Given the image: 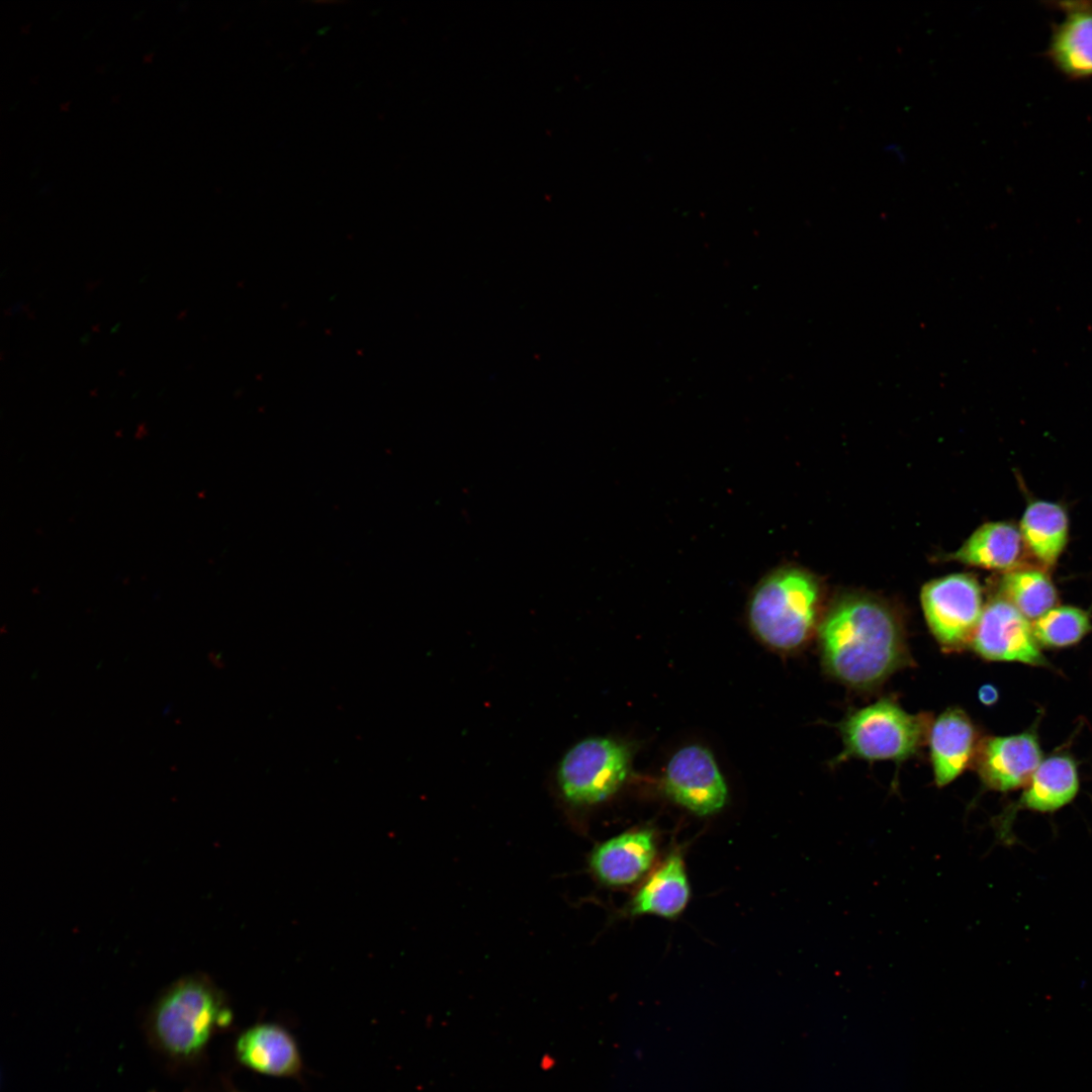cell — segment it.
Listing matches in <instances>:
<instances>
[{
    "label": "cell",
    "instance_id": "cell-19",
    "mask_svg": "<svg viewBox=\"0 0 1092 1092\" xmlns=\"http://www.w3.org/2000/svg\"><path fill=\"white\" fill-rule=\"evenodd\" d=\"M1087 614L1073 607L1051 609L1039 617L1034 626L1036 640L1049 647H1064L1077 643L1090 630Z\"/></svg>",
    "mask_w": 1092,
    "mask_h": 1092
},
{
    "label": "cell",
    "instance_id": "cell-10",
    "mask_svg": "<svg viewBox=\"0 0 1092 1092\" xmlns=\"http://www.w3.org/2000/svg\"><path fill=\"white\" fill-rule=\"evenodd\" d=\"M1040 757L1036 738L1026 732L985 740L979 746L975 761L983 783L990 789L1004 792L1031 779Z\"/></svg>",
    "mask_w": 1092,
    "mask_h": 1092
},
{
    "label": "cell",
    "instance_id": "cell-14",
    "mask_svg": "<svg viewBox=\"0 0 1092 1092\" xmlns=\"http://www.w3.org/2000/svg\"><path fill=\"white\" fill-rule=\"evenodd\" d=\"M1021 533L1012 524L991 522L979 527L949 558L964 564L1005 570L1021 552Z\"/></svg>",
    "mask_w": 1092,
    "mask_h": 1092
},
{
    "label": "cell",
    "instance_id": "cell-9",
    "mask_svg": "<svg viewBox=\"0 0 1092 1092\" xmlns=\"http://www.w3.org/2000/svg\"><path fill=\"white\" fill-rule=\"evenodd\" d=\"M1064 14L1052 24L1045 58L1069 81L1092 78V1L1051 2Z\"/></svg>",
    "mask_w": 1092,
    "mask_h": 1092
},
{
    "label": "cell",
    "instance_id": "cell-4",
    "mask_svg": "<svg viewBox=\"0 0 1092 1092\" xmlns=\"http://www.w3.org/2000/svg\"><path fill=\"white\" fill-rule=\"evenodd\" d=\"M926 713L910 714L891 698L849 713L838 725L847 758L904 761L925 744L931 724Z\"/></svg>",
    "mask_w": 1092,
    "mask_h": 1092
},
{
    "label": "cell",
    "instance_id": "cell-8",
    "mask_svg": "<svg viewBox=\"0 0 1092 1092\" xmlns=\"http://www.w3.org/2000/svg\"><path fill=\"white\" fill-rule=\"evenodd\" d=\"M971 646L989 660L1045 662L1026 617L1004 599H995L983 609Z\"/></svg>",
    "mask_w": 1092,
    "mask_h": 1092
},
{
    "label": "cell",
    "instance_id": "cell-20",
    "mask_svg": "<svg viewBox=\"0 0 1092 1092\" xmlns=\"http://www.w3.org/2000/svg\"><path fill=\"white\" fill-rule=\"evenodd\" d=\"M979 696L983 703L992 704L996 701L998 695L994 687L986 686L981 689Z\"/></svg>",
    "mask_w": 1092,
    "mask_h": 1092
},
{
    "label": "cell",
    "instance_id": "cell-5",
    "mask_svg": "<svg viewBox=\"0 0 1092 1092\" xmlns=\"http://www.w3.org/2000/svg\"><path fill=\"white\" fill-rule=\"evenodd\" d=\"M630 751L611 738H586L561 758L557 779L565 799L576 805L601 802L615 793L628 775Z\"/></svg>",
    "mask_w": 1092,
    "mask_h": 1092
},
{
    "label": "cell",
    "instance_id": "cell-1",
    "mask_svg": "<svg viewBox=\"0 0 1092 1092\" xmlns=\"http://www.w3.org/2000/svg\"><path fill=\"white\" fill-rule=\"evenodd\" d=\"M827 672L846 687L870 690L908 663L902 626L882 601L860 594L838 599L818 628Z\"/></svg>",
    "mask_w": 1092,
    "mask_h": 1092
},
{
    "label": "cell",
    "instance_id": "cell-7",
    "mask_svg": "<svg viewBox=\"0 0 1092 1092\" xmlns=\"http://www.w3.org/2000/svg\"><path fill=\"white\" fill-rule=\"evenodd\" d=\"M666 794L698 815H710L726 803L727 788L710 751L700 745L678 750L669 760L665 778Z\"/></svg>",
    "mask_w": 1092,
    "mask_h": 1092
},
{
    "label": "cell",
    "instance_id": "cell-17",
    "mask_svg": "<svg viewBox=\"0 0 1092 1092\" xmlns=\"http://www.w3.org/2000/svg\"><path fill=\"white\" fill-rule=\"evenodd\" d=\"M1020 533L1033 554L1044 564H1054L1068 537V518L1057 504L1038 500L1025 510Z\"/></svg>",
    "mask_w": 1092,
    "mask_h": 1092
},
{
    "label": "cell",
    "instance_id": "cell-3",
    "mask_svg": "<svg viewBox=\"0 0 1092 1092\" xmlns=\"http://www.w3.org/2000/svg\"><path fill=\"white\" fill-rule=\"evenodd\" d=\"M820 589L816 579L798 568H782L755 588L749 604L753 630L768 645L792 650L811 636L817 623Z\"/></svg>",
    "mask_w": 1092,
    "mask_h": 1092
},
{
    "label": "cell",
    "instance_id": "cell-12",
    "mask_svg": "<svg viewBox=\"0 0 1092 1092\" xmlns=\"http://www.w3.org/2000/svg\"><path fill=\"white\" fill-rule=\"evenodd\" d=\"M235 1053L246 1068L272 1077H290L301 1068V1058L293 1036L276 1023H258L237 1038Z\"/></svg>",
    "mask_w": 1092,
    "mask_h": 1092
},
{
    "label": "cell",
    "instance_id": "cell-21",
    "mask_svg": "<svg viewBox=\"0 0 1092 1092\" xmlns=\"http://www.w3.org/2000/svg\"><path fill=\"white\" fill-rule=\"evenodd\" d=\"M233 1092H238V1091H233Z\"/></svg>",
    "mask_w": 1092,
    "mask_h": 1092
},
{
    "label": "cell",
    "instance_id": "cell-11",
    "mask_svg": "<svg viewBox=\"0 0 1092 1092\" xmlns=\"http://www.w3.org/2000/svg\"><path fill=\"white\" fill-rule=\"evenodd\" d=\"M927 739L938 787L951 783L976 759L979 749L977 731L962 709L949 708L932 720Z\"/></svg>",
    "mask_w": 1092,
    "mask_h": 1092
},
{
    "label": "cell",
    "instance_id": "cell-15",
    "mask_svg": "<svg viewBox=\"0 0 1092 1092\" xmlns=\"http://www.w3.org/2000/svg\"><path fill=\"white\" fill-rule=\"evenodd\" d=\"M689 897L690 887L684 861L680 855L672 853L635 895L631 913L672 918L685 909Z\"/></svg>",
    "mask_w": 1092,
    "mask_h": 1092
},
{
    "label": "cell",
    "instance_id": "cell-18",
    "mask_svg": "<svg viewBox=\"0 0 1092 1092\" xmlns=\"http://www.w3.org/2000/svg\"><path fill=\"white\" fill-rule=\"evenodd\" d=\"M1001 585L1004 596L1026 618L1038 619L1050 611L1057 601L1052 581L1037 570L1007 573Z\"/></svg>",
    "mask_w": 1092,
    "mask_h": 1092
},
{
    "label": "cell",
    "instance_id": "cell-6",
    "mask_svg": "<svg viewBox=\"0 0 1092 1092\" xmlns=\"http://www.w3.org/2000/svg\"><path fill=\"white\" fill-rule=\"evenodd\" d=\"M930 632L945 651L971 645L983 612L982 590L968 573H953L925 583L920 595Z\"/></svg>",
    "mask_w": 1092,
    "mask_h": 1092
},
{
    "label": "cell",
    "instance_id": "cell-2",
    "mask_svg": "<svg viewBox=\"0 0 1092 1092\" xmlns=\"http://www.w3.org/2000/svg\"><path fill=\"white\" fill-rule=\"evenodd\" d=\"M231 1010L219 989L203 975L184 976L156 999L147 1016L154 1045L176 1061L197 1058L211 1036L231 1021Z\"/></svg>",
    "mask_w": 1092,
    "mask_h": 1092
},
{
    "label": "cell",
    "instance_id": "cell-16",
    "mask_svg": "<svg viewBox=\"0 0 1092 1092\" xmlns=\"http://www.w3.org/2000/svg\"><path fill=\"white\" fill-rule=\"evenodd\" d=\"M1079 788L1074 760L1067 755H1054L1039 763L1020 805L1038 812H1052L1070 803Z\"/></svg>",
    "mask_w": 1092,
    "mask_h": 1092
},
{
    "label": "cell",
    "instance_id": "cell-13",
    "mask_svg": "<svg viewBox=\"0 0 1092 1092\" xmlns=\"http://www.w3.org/2000/svg\"><path fill=\"white\" fill-rule=\"evenodd\" d=\"M654 855L652 832L632 831L600 844L592 853L590 867L603 883L625 886L636 882L649 870Z\"/></svg>",
    "mask_w": 1092,
    "mask_h": 1092
}]
</instances>
